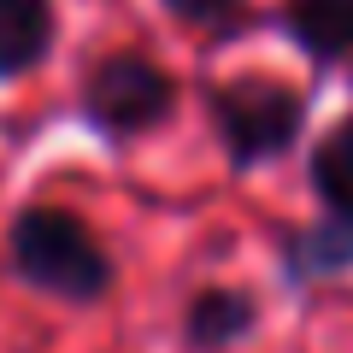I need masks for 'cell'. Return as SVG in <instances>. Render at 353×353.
<instances>
[{
    "label": "cell",
    "mask_w": 353,
    "mask_h": 353,
    "mask_svg": "<svg viewBox=\"0 0 353 353\" xmlns=\"http://www.w3.org/2000/svg\"><path fill=\"white\" fill-rule=\"evenodd\" d=\"M176 77L136 48L101 53L77 83V118L101 141H141L176 118Z\"/></svg>",
    "instance_id": "3957f363"
},
{
    "label": "cell",
    "mask_w": 353,
    "mask_h": 353,
    "mask_svg": "<svg viewBox=\"0 0 353 353\" xmlns=\"http://www.w3.org/2000/svg\"><path fill=\"white\" fill-rule=\"evenodd\" d=\"M159 6L176 18V24H201L206 30V24H230L248 0H159Z\"/></svg>",
    "instance_id": "9c48e42d"
},
{
    "label": "cell",
    "mask_w": 353,
    "mask_h": 353,
    "mask_svg": "<svg viewBox=\"0 0 353 353\" xmlns=\"http://www.w3.org/2000/svg\"><path fill=\"white\" fill-rule=\"evenodd\" d=\"M6 271L24 283L30 294H48L59 306H94L112 294L118 265L106 241L88 230L83 212L71 206H18L6 224Z\"/></svg>",
    "instance_id": "6da1fadb"
},
{
    "label": "cell",
    "mask_w": 353,
    "mask_h": 353,
    "mask_svg": "<svg viewBox=\"0 0 353 353\" xmlns=\"http://www.w3.org/2000/svg\"><path fill=\"white\" fill-rule=\"evenodd\" d=\"M306 183H312V201L324 206V218H347L353 224V112L336 118L312 141V153H306Z\"/></svg>",
    "instance_id": "ba28073f"
},
{
    "label": "cell",
    "mask_w": 353,
    "mask_h": 353,
    "mask_svg": "<svg viewBox=\"0 0 353 353\" xmlns=\"http://www.w3.org/2000/svg\"><path fill=\"white\" fill-rule=\"evenodd\" d=\"M259 330V301L230 283H206L183 306V347L189 353H230Z\"/></svg>",
    "instance_id": "277c9868"
},
{
    "label": "cell",
    "mask_w": 353,
    "mask_h": 353,
    "mask_svg": "<svg viewBox=\"0 0 353 353\" xmlns=\"http://www.w3.org/2000/svg\"><path fill=\"white\" fill-rule=\"evenodd\" d=\"M59 36L53 0H0V83L41 71Z\"/></svg>",
    "instance_id": "8992f818"
},
{
    "label": "cell",
    "mask_w": 353,
    "mask_h": 353,
    "mask_svg": "<svg viewBox=\"0 0 353 353\" xmlns=\"http://www.w3.org/2000/svg\"><path fill=\"white\" fill-rule=\"evenodd\" d=\"M277 265H283V283L347 277V271H353V224H347V218H324V212H318L312 224L283 230Z\"/></svg>",
    "instance_id": "5b68a950"
},
{
    "label": "cell",
    "mask_w": 353,
    "mask_h": 353,
    "mask_svg": "<svg viewBox=\"0 0 353 353\" xmlns=\"http://www.w3.org/2000/svg\"><path fill=\"white\" fill-rule=\"evenodd\" d=\"M283 36L312 65L353 59V0H283Z\"/></svg>",
    "instance_id": "52a82bcc"
},
{
    "label": "cell",
    "mask_w": 353,
    "mask_h": 353,
    "mask_svg": "<svg viewBox=\"0 0 353 353\" xmlns=\"http://www.w3.org/2000/svg\"><path fill=\"white\" fill-rule=\"evenodd\" d=\"M201 101H206V124H212V136H218L236 176L294 153L306 136V88L283 83V77L236 71L224 83H206Z\"/></svg>",
    "instance_id": "7a4b0ae2"
}]
</instances>
